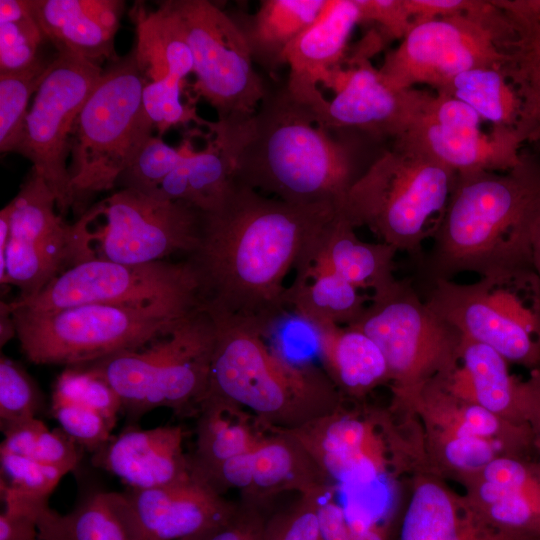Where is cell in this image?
Instances as JSON below:
<instances>
[{
  "label": "cell",
  "mask_w": 540,
  "mask_h": 540,
  "mask_svg": "<svg viewBox=\"0 0 540 540\" xmlns=\"http://www.w3.org/2000/svg\"><path fill=\"white\" fill-rule=\"evenodd\" d=\"M338 211L285 202L233 181L221 202L202 212L188 254L201 307L265 336L284 316L289 272L306 262Z\"/></svg>",
  "instance_id": "obj_1"
},
{
  "label": "cell",
  "mask_w": 540,
  "mask_h": 540,
  "mask_svg": "<svg viewBox=\"0 0 540 540\" xmlns=\"http://www.w3.org/2000/svg\"><path fill=\"white\" fill-rule=\"evenodd\" d=\"M357 132L333 129L286 89L267 90L256 113L233 135L234 182L288 203L339 210L366 170Z\"/></svg>",
  "instance_id": "obj_2"
},
{
  "label": "cell",
  "mask_w": 540,
  "mask_h": 540,
  "mask_svg": "<svg viewBox=\"0 0 540 540\" xmlns=\"http://www.w3.org/2000/svg\"><path fill=\"white\" fill-rule=\"evenodd\" d=\"M539 215L540 162L534 157L523 155L503 172L457 174L432 237L431 280L462 272L489 277L535 271L531 236Z\"/></svg>",
  "instance_id": "obj_3"
},
{
  "label": "cell",
  "mask_w": 540,
  "mask_h": 540,
  "mask_svg": "<svg viewBox=\"0 0 540 540\" xmlns=\"http://www.w3.org/2000/svg\"><path fill=\"white\" fill-rule=\"evenodd\" d=\"M210 315L216 336L204 397L238 405L266 431H294L344 405L324 369L292 362L270 349L257 330Z\"/></svg>",
  "instance_id": "obj_4"
},
{
  "label": "cell",
  "mask_w": 540,
  "mask_h": 540,
  "mask_svg": "<svg viewBox=\"0 0 540 540\" xmlns=\"http://www.w3.org/2000/svg\"><path fill=\"white\" fill-rule=\"evenodd\" d=\"M456 177L426 154L393 142L353 183L338 213L354 228L365 226L380 242L417 256L437 229Z\"/></svg>",
  "instance_id": "obj_5"
},
{
  "label": "cell",
  "mask_w": 540,
  "mask_h": 540,
  "mask_svg": "<svg viewBox=\"0 0 540 540\" xmlns=\"http://www.w3.org/2000/svg\"><path fill=\"white\" fill-rule=\"evenodd\" d=\"M146 76L136 48L109 63L75 121L68 170L78 217L93 197L116 186L152 136L143 105Z\"/></svg>",
  "instance_id": "obj_6"
},
{
  "label": "cell",
  "mask_w": 540,
  "mask_h": 540,
  "mask_svg": "<svg viewBox=\"0 0 540 540\" xmlns=\"http://www.w3.org/2000/svg\"><path fill=\"white\" fill-rule=\"evenodd\" d=\"M200 308L191 303L162 302L144 306L84 304L48 311L9 310L21 351L30 362L68 367L139 349Z\"/></svg>",
  "instance_id": "obj_7"
},
{
  "label": "cell",
  "mask_w": 540,
  "mask_h": 540,
  "mask_svg": "<svg viewBox=\"0 0 540 540\" xmlns=\"http://www.w3.org/2000/svg\"><path fill=\"white\" fill-rule=\"evenodd\" d=\"M215 336L212 316L200 308L139 349L81 365L112 387L130 420L160 407L196 413L208 387Z\"/></svg>",
  "instance_id": "obj_8"
},
{
  "label": "cell",
  "mask_w": 540,
  "mask_h": 540,
  "mask_svg": "<svg viewBox=\"0 0 540 540\" xmlns=\"http://www.w3.org/2000/svg\"><path fill=\"white\" fill-rule=\"evenodd\" d=\"M424 301L462 336L509 363L540 370V278L535 271L468 284L431 280Z\"/></svg>",
  "instance_id": "obj_9"
},
{
  "label": "cell",
  "mask_w": 540,
  "mask_h": 540,
  "mask_svg": "<svg viewBox=\"0 0 540 540\" xmlns=\"http://www.w3.org/2000/svg\"><path fill=\"white\" fill-rule=\"evenodd\" d=\"M350 326L365 332L383 352L391 404L459 366L462 334L432 310L407 279L371 295L361 318Z\"/></svg>",
  "instance_id": "obj_10"
},
{
  "label": "cell",
  "mask_w": 540,
  "mask_h": 540,
  "mask_svg": "<svg viewBox=\"0 0 540 540\" xmlns=\"http://www.w3.org/2000/svg\"><path fill=\"white\" fill-rule=\"evenodd\" d=\"M100 225L82 214L77 263L106 260L145 264L184 252L190 254L199 238L202 212L180 201L133 189H119L94 204Z\"/></svg>",
  "instance_id": "obj_11"
},
{
  "label": "cell",
  "mask_w": 540,
  "mask_h": 540,
  "mask_svg": "<svg viewBox=\"0 0 540 540\" xmlns=\"http://www.w3.org/2000/svg\"><path fill=\"white\" fill-rule=\"evenodd\" d=\"M511 35L503 11L493 1H485L472 12L413 24L378 70L395 88L427 84L437 91L465 70L503 65L502 45Z\"/></svg>",
  "instance_id": "obj_12"
},
{
  "label": "cell",
  "mask_w": 540,
  "mask_h": 540,
  "mask_svg": "<svg viewBox=\"0 0 540 540\" xmlns=\"http://www.w3.org/2000/svg\"><path fill=\"white\" fill-rule=\"evenodd\" d=\"M159 6L186 40L193 57L195 92L215 109L217 122L231 125L249 120L268 87L254 68L231 14L208 0H166Z\"/></svg>",
  "instance_id": "obj_13"
},
{
  "label": "cell",
  "mask_w": 540,
  "mask_h": 540,
  "mask_svg": "<svg viewBox=\"0 0 540 540\" xmlns=\"http://www.w3.org/2000/svg\"><path fill=\"white\" fill-rule=\"evenodd\" d=\"M390 410L421 419L430 464L457 479L481 470L500 455L511 454L521 438L518 424L456 397L443 377L422 384Z\"/></svg>",
  "instance_id": "obj_14"
},
{
  "label": "cell",
  "mask_w": 540,
  "mask_h": 540,
  "mask_svg": "<svg viewBox=\"0 0 540 540\" xmlns=\"http://www.w3.org/2000/svg\"><path fill=\"white\" fill-rule=\"evenodd\" d=\"M103 72L86 58L57 51L35 93L16 150L47 183L62 216L73 206L68 170L71 134Z\"/></svg>",
  "instance_id": "obj_15"
},
{
  "label": "cell",
  "mask_w": 540,
  "mask_h": 540,
  "mask_svg": "<svg viewBox=\"0 0 540 540\" xmlns=\"http://www.w3.org/2000/svg\"><path fill=\"white\" fill-rule=\"evenodd\" d=\"M162 302L201 306L197 281L187 260L145 264L79 262L36 296L8 305L11 309L48 311L84 304L144 306Z\"/></svg>",
  "instance_id": "obj_16"
},
{
  "label": "cell",
  "mask_w": 540,
  "mask_h": 540,
  "mask_svg": "<svg viewBox=\"0 0 540 540\" xmlns=\"http://www.w3.org/2000/svg\"><path fill=\"white\" fill-rule=\"evenodd\" d=\"M10 230L1 285L15 286L26 300L39 294L77 262V231L57 208L56 197L31 168L8 203Z\"/></svg>",
  "instance_id": "obj_17"
},
{
  "label": "cell",
  "mask_w": 540,
  "mask_h": 540,
  "mask_svg": "<svg viewBox=\"0 0 540 540\" xmlns=\"http://www.w3.org/2000/svg\"><path fill=\"white\" fill-rule=\"evenodd\" d=\"M481 117L465 103L433 94L406 134L393 142L412 147L457 174L507 171L518 165L523 143L513 128L482 129Z\"/></svg>",
  "instance_id": "obj_18"
},
{
  "label": "cell",
  "mask_w": 540,
  "mask_h": 540,
  "mask_svg": "<svg viewBox=\"0 0 540 540\" xmlns=\"http://www.w3.org/2000/svg\"><path fill=\"white\" fill-rule=\"evenodd\" d=\"M347 63L333 76L330 88L335 96L308 106L317 123L357 132L371 140L395 141L406 134L433 94L389 85L366 56L355 53Z\"/></svg>",
  "instance_id": "obj_19"
},
{
  "label": "cell",
  "mask_w": 540,
  "mask_h": 540,
  "mask_svg": "<svg viewBox=\"0 0 540 540\" xmlns=\"http://www.w3.org/2000/svg\"><path fill=\"white\" fill-rule=\"evenodd\" d=\"M337 411L294 431L324 475L336 486H368L381 478L395 453L396 434L388 415Z\"/></svg>",
  "instance_id": "obj_20"
},
{
  "label": "cell",
  "mask_w": 540,
  "mask_h": 540,
  "mask_svg": "<svg viewBox=\"0 0 540 540\" xmlns=\"http://www.w3.org/2000/svg\"><path fill=\"white\" fill-rule=\"evenodd\" d=\"M480 540H540V458L500 455L459 479Z\"/></svg>",
  "instance_id": "obj_21"
},
{
  "label": "cell",
  "mask_w": 540,
  "mask_h": 540,
  "mask_svg": "<svg viewBox=\"0 0 540 540\" xmlns=\"http://www.w3.org/2000/svg\"><path fill=\"white\" fill-rule=\"evenodd\" d=\"M212 482L222 494L236 489L240 499L268 508L282 493L300 495L335 486L302 444L284 431H267L254 450L216 466Z\"/></svg>",
  "instance_id": "obj_22"
},
{
  "label": "cell",
  "mask_w": 540,
  "mask_h": 540,
  "mask_svg": "<svg viewBox=\"0 0 540 540\" xmlns=\"http://www.w3.org/2000/svg\"><path fill=\"white\" fill-rule=\"evenodd\" d=\"M128 525L137 540H180L227 517L232 503L191 473L185 480L120 493Z\"/></svg>",
  "instance_id": "obj_23"
},
{
  "label": "cell",
  "mask_w": 540,
  "mask_h": 540,
  "mask_svg": "<svg viewBox=\"0 0 540 540\" xmlns=\"http://www.w3.org/2000/svg\"><path fill=\"white\" fill-rule=\"evenodd\" d=\"M360 24L357 0H326L315 21L286 49L285 66L289 67L287 91L311 107L325 97L318 89L322 83L331 87L334 73L342 68L348 42Z\"/></svg>",
  "instance_id": "obj_24"
},
{
  "label": "cell",
  "mask_w": 540,
  "mask_h": 540,
  "mask_svg": "<svg viewBox=\"0 0 540 540\" xmlns=\"http://www.w3.org/2000/svg\"><path fill=\"white\" fill-rule=\"evenodd\" d=\"M182 426L151 429L130 426L92 454L93 466L118 477L129 489L144 490L191 476Z\"/></svg>",
  "instance_id": "obj_25"
},
{
  "label": "cell",
  "mask_w": 540,
  "mask_h": 540,
  "mask_svg": "<svg viewBox=\"0 0 540 540\" xmlns=\"http://www.w3.org/2000/svg\"><path fill=\"white\" fill-rule=\"evenodd\" d=\"M46 39L58 52L98 65L116 61L114 39L125 2L120 0H28Z\"/></svg>",
  "instance_id": "obj_26"
},
{
  "label": "cell",
  "mask_w": 540,
  "mask_h": 540,
  "mask_svg": "<svg viewBox=\"0 0 540 540\" xmlns=\"http://www.w3.org/2000/svg\"><path fill=\"white\" fill-rule=\"evenodd\" d=\"M508 365L492 348L463 336L459 366L443 381L456 397L508 421L527 424L529 379L512 375Z\"/></svg>",
  "instance_id": "obj_27"
},
{
  "label": "cell",
  "mask_w": 540,
  "mask_h": 540,
  "mask_svg": "<svg viewBox=\"0 0 540 540\" xmlns=\"http://www.w3.org/2000/svg\"><path fill=\"white\" fill-rule=\"evenodd\" d=\"M512 28L503 45L504 71L521 111L516 131L522 142L540 143V0H493Z\"/></svg>",
  "instance_id": "obj_28"
},
{
  "label": "cell",
  "mask_w": 540,
  "mask_h": 540,
  "mask_svg": "<svg viewBox=\"0 0 540 540\" xmlns=\"http://www.w3.org/2000/svg\"><path fill=\"white\" fill-rule=\"evenodd\" d=\"M397 252L384 242L359 239L355 228L337 212L315 242L308 261L296 270L305 266L324 268L360 290H370L373 295L397 281L394 275Z\"/></svg>",
  "instance_id": "obj_29"
},
{
  "label": "cell",
  "mask_w": 540,
  "mask_h": 540,
  "mask_svg": "<svg viewBox=\"0 0 540 540\" xmlns=\"http://www.w3.org/2000/svg\"><path fill=\"white\" fill-rule=\"evenodd\" d=\"M325 373L343 397L360 399L390 383L385 356L376 342L353 326L313 329Z\"/></svg>",
  "instance_id": "obj_30"
},
{
  "label": "cell",
  "mask_w": 540,
  "mask_h": 540,
  "mask_svg": "<svg viewBox=\"0 0 540 540\" xmlns=\"http://www.w3.org/2000/svg\"><path fill=\"white\" fill-rule=\"evenodd\" d=\"M399 540H480V537L465 496L450 489L438 473L423 472L415 477Z\"/></svg>",
  "instance_id": "obj_31"
},
{
  "label": "cell",
  "mask_w": 540,
  "mask_h": 540,
  "mask_svg": "<svg viewBox=\"0 0 540 540\" xmlns=\"http://www.w3.org/2000/svg\"><path fill=\"white\" fill-rule=\"evenodd\" d=\"M326 0H262L254 14L231 15L254 64L275 77L288 46L319 16Z\"/></svg>",
  "instance_id": "obj_32"
},
{
  "label": "cell",
  "mask_w": 540,
  "mask_h": 540,
  "mask_svg": "<svg viewBox=\"0 0 540 540\" xmlns=\"http://www.w3.org/2000/svg\"><path fill=\"white\" fill-rule=\"evenodd\" d=\"M196 414L195 451L189 456L193 474L251 452L267 433L249 412L218 397L205 396Z\"/></svg>",
  "instance_id": "obj_33"
},
{
  "label": "cell",
  "mask_w": 540,
  "mask_h": 540,
  "mask_svg": "<svg viewBox=\"0 0 540 540\" xmlns=\"http://www.w3.org/2000/svg\"><path fill=\"white\" fill-rule=\"evenodd\" d=\"M206 146L192 150L152 194L183 202L200 212L214 209L233 183L234 154L229 139L212 131Z\"/></svg>",
  "instance_id": "obj_34"
},
{
  "label": "cell",
  "mask_w": 540,
  "mask_h": 540,
  "mask_svg": "<svg viewBox=\"0 0 540 540\" xmlns=\"http://www.w3.org/2000/svg\"><path fill=\"white\" fill-rule=\"evenodd\" d=\"M288 287L287 305L312 329L350 326L363 315L371 295L330 270L305 266L295 271Z\"/></svg>",
  "instance_id": "obj_35"
},
{
  "label": "cell",
  "mask_w": 540,
  "mask_h": 540,
  "mask_svg": "<svg viewBox=\"0 0 540 540\" xmlns=\"http://www.w3.org/2000/svg\"><path fill=\"white\" fill-rule=\"evenodd\" d=\"M38 540H137L126 520L119 492L86 493L67 514L44 503L37 515Z\"/></svg>",
  "instance_id": "obj_36"
},
{
  "label": "cell",
  "mask_w": 540,
  "mask_h": 540,
  "mask_svg": "<svg viewBox=\"0 0 540 540\" xmlns=\"http://www.w3.org/2000/svg\"><path fill=\"white\" fill-rule=\"evenodd\" d=\"M436 93L465 103L492 126L516 129L521 100L503 65L465 70L452 77Z\"/></svg>",
  "instance_id": "obj_37"
},
{
  "label": "cell",
  "mask_w": 540,
  "mask_h": 540,
  "mask_svg": "<svg viewBox=\"0 0 540 540\" xmlns=\"http://www.w3.org/2000/svg\"><path fill=\"white\" fill-rule=\"evenodd\" d=\"M4 439L0 449L29 457L64 470H76L83 448L61 428L50 430L40 419L32 418L1 427Z\"/></svg>",
  "instance_id": "obj_38"
},
{
  "label": "cell",
  "mask_w": 540,
  "mask_h": 540,
  "mask_svg": "<svg viewBox=\"0 0 540 540\" xmlns=\"http://www.w3.org/2000/svg\"><path fill=\"white\" fill-rule=\"evenodd\" d=\"M44 39L28 0H0V74L39 64L44 60L38 55Z\"/></svg>",
  "instance_id": "obj_39"
},
{
  "label": "cell",
  "mask_w": 540,
  "mask_h": 540,
  "mask_svg": "<svg viewBox=\"0 0 540 540\" xmlns=\"http://www.w3.org/2000/svg\"><path fill=\"white\" fill-rule=\"evenodd\" d=\"M51 60H42L36 66L14 73L0 74V151L14 152L21 141L28 103L36 93Z\"/></svg>",
  "instance_id": "obj_40"
},
{
  "label": "cell",
  "mask_w": 540,
  "mask_h": 540,
  "mask_svg": "<svg viewBox=\"0 0 540 540\" xmlns=\"http://www.w3.org/2000/svg\"><path fill=\"white\" fill-rule=\"evenodd\" d=\"M51 398L92 408L114 425L118 414L122 412L121 400L112 387L101 376L82 365L68 366L62 371L53 385Z\"/></svg>",
  "instance_id": "obj_41"
},
{
  "label": "cell",
  "mask_w": 540,
  "mask_h": 540,
  "mask_svg": "<svg viewBox=\"0 0 540 540\" xmlns=\"http://www.w3.org/2000/svg\"><path fill=\"white\" fill-rule=\"evenodd\" d=\"M189 151L186 148L176 149L166 144L158 135L151 136L121 173L116 186L120 189H133L152 194Z\"/></svg>",
  "instance_id": "obj_42"
},
{
  "label": "cell",
  "mask_w": 540,
  "mask_h": 540,
  "mask_svg": "<svg viewBox=\"0 0 540 540\" xmlns=\"http://www.w3.org/2000/svg\"><path fill=\"white\" fill-rule=\"evenodd\" d=\"M43 396L25 369L16 361L0 358V425L37 418Z\"/></svg>",
  "instance_id": "obj_43"
},
{
  "label": "cell",
  "mask_w": 540,
  "mask_h": 540,
  "mask_svg": "<svg viewBox=\"0 0 540 540\" xmlns=\"http://www.w3.org/2000/svg\"><path fill=\"white\" fill-rule=\"evenodd\" d=\"M0 483L32 499L48 500L67 473L26 456L0 449Z\"/></svg>",
  "instance_id": "obj_44"
},
{
  "label": "cell",
  "mask_w": 540,
  "mask_h": 540,
  "mask_svg": "<svg viewBox=\"0 0 540 540\" xmlns=\"http://www.w3.org/2000/svg\"><path fill=\"white\" fill-rule=\"evenodd\" d=\"M327 489L300 494L286 508L268 515L262 540H321L319 507Z\"/></svg>",
  "instance_id": "obj_45"
},
{
  "label": "cell",
  "mask_w": 540,
  "mask_h": 540,
  "mask_svg": "<svg viewBox=\"0 0 540 540\" xmlns=\"http://www.w3.org/2000/svg\"><path fill=\"white\" fill-rule=\"evenodd\" d=\"M51 414L69 437L92 454L113 437L115 425L82 404L51 398Z\"/></svg>",
  "instance_id": "obj_46"
},
{
  "label": "cell",
  "mask_w": 540,
  "mask_h": 540,
  "mask_svg": "<svg viewBox=\"0 0 540 540\" xmlns=\"http://www.w3.org/2000/svg\"><path fill=\"white\" fill-rule=\"evenodd\" d=\"M182 82L180 78L167 75L162 79L148 82L143 89L144 109L160 137L170 127L186 124L191 120L198 124L208 123L196 114L194 108H189L181 102Z\"/></svg>",
  "instance_id": "obj_47"
},
{
  "label": "cell",
  "mask_w": 540,
  "mask_h": 540,
  "mask_svg": "<svg viewBox=\"0 0 540 540\" xmlns=\"http://www.w3.org/2000/svg\"><path fill=\"white\" fill-rule=\"evenodd\" d=\"M269 508L240 499L218 523L180 540H262Z\"/></svg>",
  "instance_id": "obj_48"
},
{
  "label": "cell",
  "mask_w": 540,
  "mask_h": 540,
  "mask_svg": "<svg viewBox=\"0 0 540 540\" xmlns=\"http://www.w3.org/2000/svg\"><path fill=\"white\" fill-rule=\"evenodd\" d=\"M360 24L373 23L381 30L380 38L401 40L412 27L405 0H357Z\"/></svg>",
  "instance_id": "obj_49"
},
{
  "label": "cell",
  "mask_w": 540,
  "mask_h": 540,
  "mask_svg": "<svg viewBox=\"0 0 540 540\" xmlns=\"http://www.w3.org/2000/svg\"><path fill=\"white\" fill-rule=\"evenodd\" d=\"M482 0H405L407 12L412 23L438 17L468 13L479 9Z\"/></svg>",
  "instance_id": "obj_50"
},
{
  "label": "cell",
  "mask_w": 540,
  "mask_h": 540,
  "mask_svg": "<svg viewBox=\"0 0 540 540\" xmlns=\"http://www.w3.org/2000/svg\"><path fill=\"white\" fill-rule=\"evenodd\" d=\"M336 486L321 496L319 524L321 540H352L345 508L335 499Z\"/></svg>",
  "instance_id": "obj_51"
},
{
  "label": "cell",
  "mask_w": 540,
  "mask_h": 540,
  "mask_svg": "<svg viewBox=\"0 0 540 540\" xmlns=\"http://www.w3.org/2000/svg\"><path fill=\"white\" fill-rule=\"evenodd\" d=\"M352 540H390V525L381 524L358 505L344 507Z\"/></svg>",
  "instance_id": "obj_52"
},
{
  "label": "cell",
  "mask_w": 540,
  "mask_h": 540,
  "mask_svg": "<svg viewBox=\"0 0 540 540\" xmlns=\"http://www.w3.org/2000/svg\"><path fill=\"white\" fill-rule=\"evenodd\" d=\"M530 391L526 407V423L529 425L535 453L540 458V370L530 371Z\"/></svg>",
  "instance_id": "obj_53"
},
{
  "label": "cell",
  "mask_w": 540,
  "mask_h": 540,
  "mask_svg": "<svg viewBox=\"0 0 540 540\" xmlns=\"http://www.w3.org/2000/svg\"><path fill=\"white\" fill-rule=\"evenodd\" d=\"M533 266L540 278V215L536 219L531 236Z\"/></svg>",
  "instance_id": "obj_54"
},
{
  "label": "cell",
  "mask_w": 540,
  "mask_h": 540,
  "mask_svg": "<svg viewBox=\"0 0 540 540\" xmlns=\"http://www.w3.org/2000/svg\"><path fill=\"white\" fill-rule=\"evenodd\" d=\"M38 540V539H37Z\"/></svg>",
  "instance_id": "obj_55"
}]
</instances>
